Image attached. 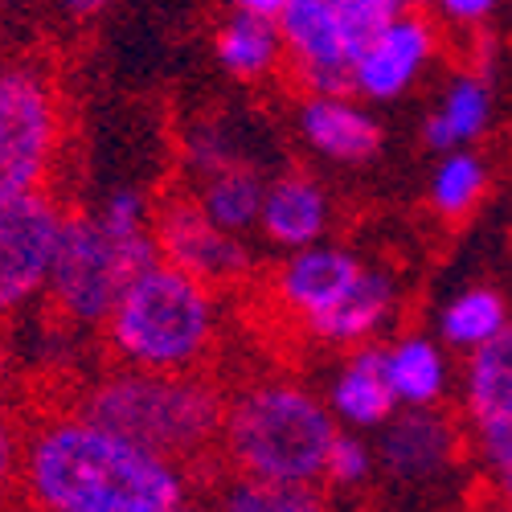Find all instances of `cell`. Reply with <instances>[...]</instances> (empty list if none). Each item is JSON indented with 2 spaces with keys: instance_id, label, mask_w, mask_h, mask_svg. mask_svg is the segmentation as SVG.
<instances>
[{
  "instance_id": "obj_8",
  "label": "cell",
  "mask_w": 512,
  "mask_h": 512,
  "mask_svg": "<svg viewBox=\"0 0 512 512\" xmlns=\"http://www.w3.org/2000/svg\"><path fill=\"white\" fill-rule=\"evenodd\" d=\"M152 242L160 263L193 275L213 291L238 287L254 271L250 246L213 226L189 189L164 193L160 201H152Z\"/></svg>"
},
{
  "instance_id": "obj_28",
  "label": "cell",
  "mask_w": 512,
  "mask_h": 512,
  "mask_svg": "<svg viewBox=\"0 0 512 512\" xmlns=\"http://www.w3.org/2000/svg\"><path fill=\"white\" fill-rule=\"evenodd\" d=\"M492 512H512V504H496V508H492Z\"/></svg>"
},
{
  "instance_id": "obj_10",
  "label": "cell",
  "mask_w": 512,
  "mask_h": 512,
  "mask_svg": "<svg viewBox=\"0 0 512 512\" xmlns=\"http://www.w3.org/2000/svg\"><path fill=\"white\" fill-rule=\"evenodd\" d=\"M365 271L369 267L357 259L349 246L320 242L312 250L287 254V259L275 267L271 300L279 304L283 316H291L316 340V332L357 295Z\"/></svg>"
},
{
  "instance_id": "obj_13",
  "label": "cell",
  "mask_w": 512,
  "mask_h": 512,
  "mask_svg": "<svg viewBox=\"0 0 512 512\" xmlns=\"http://www.w3.org/2000/svg\"><path fill=\"white\" fill-rule=\"evenodd\" d=\"M295 127L316 156L349 168L373 164L386 144V132H381L373 111L353 95H308L295 107Z\"/></svg>"
},
{
  "instance_id": "obj_21",
  "label": "cell",
  "mask_w": 512,
  "mask_h": 512,
  "mask_svg": "<svg viewBox=\"0 0 512 512\" xmlns=\"http://www.w3.org/2000/svg\"><path fill=\"white\" fill-rule=\"evenodd\" d=\"M512 324V308L504 300V291L488 287V283H476V287H463L459 295L443 304L439 312V336L447 349H463L467 357L480 353L484 345Z\"/></svg>"
},
{
  "instance_id": "obj_11",
  "label": "cell",
  "mask_w": 512,
  "mask_h": 512,
  "mask_svg": "<svg viewBox=\"0 0 512 512\" xmlns=\"http://www.w3.org/2000/svg\"><path fill=\"white\" fill-rule=\"evenodd\" d=\"M439 21L426 9H406L349 74V95L357 103H394L426 74L439 54Z\"/></svg>"
},
{
  "instance_id": "obj_29",
  "label": "cell",
  "mask_w": 512,
  "mask_h": 512,
  "mask_svg": "<svg viewBox=\"0 0 512 512\" xmlns=\"http://www.w3.org/2000/svg\"><path fill=\"white\" fill-rule=\"evenodd\" d=\"M5 74H9V66H5V62H0V82H5Z\"/></svg>"
},
{
  "instance_id": "obj_27",
  "label": "cell",
  "mask_w": 512,
  "mask_h": 512,
  "mask_svg": "<svg viewBox=\"0 0 512 512\" xmlns=\"http://www.w3.org/2000/svg\"><path fill=\"white\" fill-rule=\"evenodd\" d=\"M168 512H213L205 500H197V496H189L185 504H177V508H168Z\"/></svg>"
},
{
  "instance_id": "obj_1",
  "label": "cell",
  "mask_w": 512,
  "mask_h": 512,
  "mask_svg": "<svg viewBox=\"0 0 512 512\" xmlns=\"http://www.w3.org/2000/svg\"><path fill=\"white\" fill-rule=\"evenodd\" d=\"M193 496V476L74 406L25 426L21 500L33 512H168Z\"/></svg>"
},
{
  "instance_id": "obj_17",
  "label": "cell",
  "mask_w": 512,
  "mask_h": 512,
  "mask_svg": "<svg viewBox=\"0 0 512 512\" xmlns=\"http://www.w3.org/2000/svg\"><path fill=\"white\" fill-rule=\"evenodd\" d=\"M488 127H492V82L484 70L467 66L447 82L443 99L422 119V144L435 156L467 152L488 136Z\"/></svg>"
},
{
  "instance_id": "obj_15",
  "label": "cell",
  "mask_w": 512,
  "mask_h": 512,
  "mask_svg": "<svg viewBox=\"0 0 512 512\" xmlns=\"http://www.w3.org/2000/svg\"><path fill=\"white\" fill-rule=\"evenodd\" d=\"M332 418L340 431H381L394 414H398V402H394V390L386 381V345H361L345 357V365L336 369L332 386L324 394Z\"/></svg>"
},
{
  "instance_id": "obj_12",
  "label": "cell",
  "mask_w": 512,
  "mask_h": 512,
  "mask_svg": "<svg viewBox=\"0 0 512 512\" xmlns=\"http://www.w3.org/2000/svg\"><path fill=\"white\" fill-rule=\"evenodd\" d=\"M467 447V426L455 422L447 410H398L377 439V467L402 484L431 480L459 459Z\"/></svg>"
},
{
  "instance_id": "obj_6",
  "label": "cell",
  "mask_w": 512,
  "mask_h": 512,
  "mask_svg": "<svg viewBox=\"0 0 512 512\" xmlns=\"http://www.w3.org/2000/svg\"><path fill=\"white\" fill-rule=\"evenodd\" d=\"M160 263L156 242H119L107 234L99 213L70 209L58 238L46 304L58 320L78 328H103L136 275Z\"/></svg>"
},
{
  "instance_id": "obj_5",
  "label": "cell",
  "mask_w": 512,
  "mask_h": 512,
  "mask_svg": "<svg viewBox=\"0 0 512 512\" xmlns=\"http://www.w3.org/2000/svg\"><path fill=\"white\" fill-rule=\"evenodd\" d=\"M402 13V0H287L279 17L287 78L304 99L349 95L353 66Z\"/></svg>"
},
{
  "instance_id": "obj_22",
  "label": "cell",
  "mask_w": 512,
  "mask_h": 512,
  "mask_svg": "<svg viewBox=\"0 0 512 512\" xmlns=\"http://www.w3.org/2000/svg\"><path fill=\"white\" fill-rule=\"evenodd\" d=\"M492 189V173H488V160L467 148V152H451V156H439L435 168H431V181H426V205H431L435 218L459 226L463 218L484 205Z\"/></svg>"
},
{
  "instance_id": "obj_26",
  "label": "cell",
  "mask_w": 512,
  "mask_h": 512,
  "mask_svg": "<svg viewBox=\"0 0 512 512\" xmlns=\"http://www.w3.org/2000/svg\"><path fill=\"white\" fill-rule=\"evenodd\" d=\"M500 5L496 0H443V5L431 9V17L443 29H484L488 17H496Z\"/></svg>"
},
{
  "instance_id": "obj_3",
  "label": "cell",
  "mask_w": 512,
  "mask_h": 512,
  "mask_svg": "<svg viewBox=\"0 0 512 512\" xmlns=\"http://www.w3.org/2000/svg\"><path fill=\"white\" fill-rule=\"evenodd\" d=\"M340 426L328 402L291 377L246 381L226 402L222 472L230 480L320 488Z\"/></svg>"
},
{
  "instance_id": "obj_14",
  "label": "cell",
  "mask_w": 512,
  "mask_h": 512,
  "mask_svg": "<svg viewBox=\"0 0 512 512\" xmlns=\"http://www.w3.org/2000/svg\"><path fill=\"white\" fill-rule=\"evenodd\" d=\"M328 226H332V197L320 177L304 173V168H287V173L267 181L259 230L271 246L287 254L312 250L324 242Z\"/></svg>"
},
{
  "instance_id": "obj_19",
  "label": "cell",
  "mask_w": 512,
  "mask_h": 512,
  "mask_svg": "<svg viewBox=\"0 0 512 512\" xmlns=\"http://www.w3.org/2000/svg\"><path fill=\"white\" fill-rule=\"evenodd\" d=\"M386 381L398 410H435L447 398V353L422 332H402L386 345Z\"/></svg>"
},
{
  "instance_id": "obj_16",
  "label": "cell",
  "mask_w": 512,
  "mask_h": 512,
  "mask_svg": "<svg viewBox=\"0 0 512 512\" xmlns=\"http://www.w3.org/2000/svg\"><path fill=\"white\" fill-rule=\"evenodd\" d=\"M213 62L242 87H259V82H271L275 74H287L279 21L254 17L250 9H242V0H234L222 13V21L213 25Z\"/></svg>"
},
{
  "instance_id": "obj_4",
  "label": "cell",
  "mask_w": 512,
  "mask_h": 512,
  "mask_svg": "<svg viewBox=\"0 0 512 512\" xmlns=\"http://www.w3.org/2000/svg\"><path fill=\"white\" fill-rule=\"evenodd\" d=\"M222 340L218 291L193 275L152 263L127 283L111 320L103 324V345L115 369L189 377L205 373Z\"/></svg>"
},
{
  "instance_id": "obj_20",
  "label": "cell",
  "mask_w": 512,
  "mask_h": 512,
  "mask_svg": "<svg viewBox=\"0 0 512 512\" xmlns=\"http://www.w3.org/2000/svg\"><path fill=\"white\" fill-rule=\"evenodd\" d=\"M189 193L197 197L201 213L222 234L242 238L246 230H259L263 197H267V177L246 160V164H230V168H222V173L197 181Z\"/></svg>"
},
{
  "instance_id": "obj_9",
  "label": "cell",
  "mask_w": 512,
  "mask_h": 512,
  "mask_svg": "<svg viewBox=\"0 0 512 512\" xmlns=\"http://www.w3.org/2000/svg\"><path fill=\"white\" fill-rule=\"evenodd\" d=\"M66 213L54 193L0 205V320L46 295Z\"/></svg>"
},
{
  "instance_id": "obj_18",
  "label": "cell",
  "mask_w": 512,
  "mask_h": 512,
  "mask_svg": "<svg viewBox=\"0 0 512 512\" xmlns=\"http://www.w3.org/2000/svg\"><path fill=\"white\" fill-rule=\"evenodd\" d=\"M463 426L484 435L512 426V324L463 365Z\"/></svg>"
},
{
  "instance_id": "obj_23",
  "label": "cell",
  "mask_w": 512,
  "mask_h": 512,
  "mask_svg": "<svg viewBox=\"0 0 512 512\" xmlns=\"http://www.w3.org/2000/svg\"><path fill=\"white\" fill-rule=\"evenodd\" d=\"M213 512H328L324 488H287V484H254L226 480Z\"/></svg>"
},
{
  "instance_id": "obj_24",
  "label": "cell",
  "mask_w": 512,
  "mask_h": 512,
  "mask_svg": "<svg viewBox=\"0 0 512 512\" xmlns=\"http://www.w3.org/2000/svg\"><path fill=\"white\" fill-rule=\"evenodd\" d=\"M373 472H377V451L361 435L340 431L336 443H332V455H328L324 484L328 488H365V480Z\"/></svg>"
},
{
  "instance_id": "obj_25",
  "label": "cell",
  "mask_w": 512,
  "mask_h": 512,
  "mask_svg": "<svg viewBox=\"0 0 512 512\" xmlns=\"http://www.w3.org/2000/svg\"><path fill=\"white\" fill-rule=\"evenodd\" d=\"M21 463H25V426L0 406V512L21 492Z\"/></svg>"
},
{
  "instance_id": "obj_7",
  "label": "cell",
  "mask_w": 512,
  "mask_h": 512,
  "mask_svg": "<svg viewBox=\"0 0 512 512\" xmlns=\"http://www.w3.org/2000/svg\"><path fill=\"white\" fill-rule=\"evenodd\" d=\"M62 148V87L41 62H13L0 82V205L50 193Z\"/></svg>"
},
{
  "instance_id": "obj_2",
  "label": "cell",
  "mask_w": 512,
  "mask_h": 512,
  "mask_svg": "<svg viewBox=\"0 0 512 512\" xmlns=\"http://www.w3.org/2000/svg\"><path fill=\"white\" fill-rule=\"evenodd\" d=\"M226 402L230 394L218 390L209 373L164 377L111 365L87 381V390H78L70 406L201 480L222 467Z\"/></svg>"
}]
</instances>
